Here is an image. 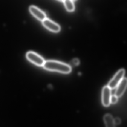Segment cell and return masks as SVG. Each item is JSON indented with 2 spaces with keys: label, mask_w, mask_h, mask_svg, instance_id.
<instances>
[{
  "label": "cell",
  "mask_w": 127,
  "mask_h": 127,
  "mask_svg": "<svg viewBox=\"0 0 127 127\" xmlns=\"http://www.w3.org/2000/svg\"><path fill=\"white\" fill-rule=\"evenodd\" d=\"M26 57L30 62L38 66H43L45 62L42 57L32 51L28 52Z\"/></svg>",
  "instance_id": "cell-3"
},
{
  "label": "cell",
  "mask_w": 127,
  "mask_h": 127,
  "mask_svg": "<svg viewBox=\"0 0 127 127\" xmlns=\"http://www.w3.org/2000/svg\"><path fill=\"white\" fill-rule=\"evenodd\" d=\"M111 89L108 86L104 87L102 92V102L104 107L109 106L110 104Z\"/></svg>",
  "instance_id": "cell-4"
},
{
  "label": "cell",
  "mask_w": 127,
  "mask_h": 127,
  "mask_svg": "<svg viewBox=\"0 0 127 127\" xmlns=\"http://www.w3.org/2000/svg\"><path fill=\"white\" fill-rule=\"evenodd\" d=\"M125 73V70L124 69H121L117 72L108 83V86L111 89L116 88L122 80L124 78Z\"/></svg>",
  "instance_id": "cell-2"
},
{
  "label": "cell",
  "mask_w": 127,
  "mask_h": 127,
  "mask_svg": "<svg viewBox=\"0 0 127 127\" xmlns=\"http://www.w3.org/2000/svg\"><path fill=\"white\" fill-rule=\"evenodd\" d=\"M42 24L45 27L51 32H58L60 31V26L49 19L46 18L42 21Z\"/></svg>",
  "instance_id": "cell-5"
},
{
  "label": "cell",
  "mask_w": 127,
  "mask_h": 127,
  "mask_svg": "<svg viewBox=\"0 0 127 127\" xmlns=\"http://www.w3.org/2000/svg\"><path fill=\"white\" fill-rule=\"evenodd\" d=\"M118 97L115 95H111V98H110V103L112 104H115L116 103L118 102Z\"/></svg>",
  "instance_id": "cell-10"
},
{
  "label": "cell",
  "mask_w": 127,
  "mask_h": 127,
  "mask_svg": "<svg viewBox=\"0 0 127 127\" xmlns=\"http://www.w3.org/2000/svg\"><path fill=\"white\" fill-rule=\"evenodd\" d=\"M29 10L31 13L39 21H43L47 18L46 14L37 7L34 6H30Z\"/></svg>",
  "instance_id": "cell-6"
},
{
  "label": "cell",
  "mask_w": 127,
  "mask_h": 127,
  "mask_svg": "<svg viewBox=\"0 0 127 127\" xmlns=\"http://www.w3.org/2000/svg\"><path fill=\"white\" fill-rule=\"evenodd\" d=\"M73 1H75L76 0H72Z\"/></svg>",
  "instance_id": "cell-14"
},
{
  "label": "cell",
  "mask_w": 127,
  "mask_h": 127,
  "mask_svg": "<svg viewBox=\"0 0 127 127\" xmlns=\"http://www.w3.org/2000/svg\"><path fill=\"white\" fill-rule=\"evenodd\" d=\"M103 120L106 127H116L114 119L110 114L105 115L103 117Z\"/></svg>",
  "instance_id": "cell-8"
},
{
  "label": "cell",
  "mask_w": 127,
  "mask_h": 127,
  "mask_svg": "<svg viewBox=\"0 0 127 127\" xmlns=\"http://www.w3.org/2000/svg\"><path fill=\"white\" fill-rule=\"evenodd\" d=\"M72 64H73L74 65H78L79 64V61L78 59H74L72 61Z\"/></svg>",
  "instance_id": "cell-12"
},
{
  "label": "cell",
  "mask_w": 127,
  "mask_h": 127,
  "mask_svg": "<svg viewBox=\"0 0 127 127\" xmlns=\"http://www.w3.org/2000/svg\"><path fill=\"white\" fill-rule=\"evenodd\" d=\"M127 87V78L124 77L116 87L115 95L118 97H120L124 94Z\"/></svg>",
  "instance_id": "cell-7"
},
{
  "label": "cell",
  "mask_w": 127,
  "mask_h": 127,
  "mask_svg": "<svg viewBox=\"0 0 127 127\" xmlns=\"http://www.w3.org/2000/svg\"><path fill=\"white\" fill-rule=\"evenodd\" d=\"M114 122L116 125H119L121 123V120L119 118H116L114 119Z\"/></svg>",
  "instance_id": "cell-11"
},
{
  "label": "cell",
  "mask_w": 127,
  "mask_h": 127,
  "mask_svg": "<svg viewBox=\"0 0 127 127\" xmlns=\"http://www.w3.org/2000/svg\"><path fill=\"white\" fill-rule=\"evenodd\" d=\"M43 66L47 70L64 74H68L71 71V68L69 65L54 60L45 61Z\"/></svg>",
  "instance_id": "cell-1"
},
{
  "label": "cell",
  "mask_w": 127,
  "mask_h": 127,
  "mask_svg": "<svg viewBox=\"0 0 127 127\" xmlns=\"http://www.w3.org/2000/svg\"><path fill=\"white\" fill-rule=\"evenodd\" d=\"M64 3L66 10L69 12H72L75 9V6L72 0H64Z\"/></svg>",
  "instance_id": "cell-9"
},
{
  "label": "cell",
  "mask_w": 127,
  "mask_h": 127,
  "mask_svg": "<svg viewBox=\"0 0 127 127\" xmlns=\"http://www.w3.org/2000/svg\"><path fill=\"white\" fill-rule=\"evenodd\" d=\"M57 0L60 1H63L64 0Z\"/></svg>",
  "instance_id": "cell-13"
}]
</instances>
